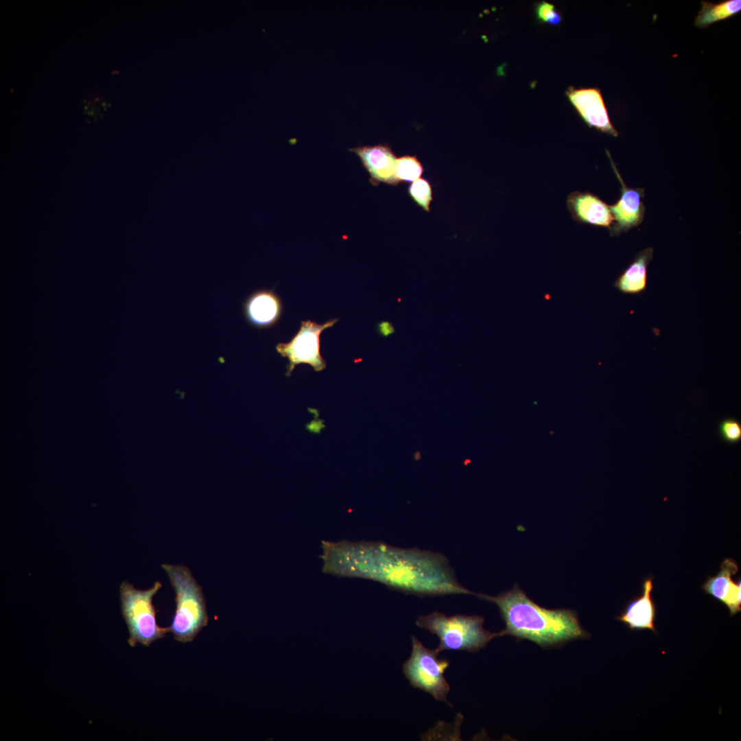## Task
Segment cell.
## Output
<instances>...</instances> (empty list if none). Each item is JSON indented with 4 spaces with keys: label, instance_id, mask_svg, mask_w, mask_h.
<instances>
[{
    "label": "cell",
    "instance_id": "cell-16",
    "mask_svg": "<svg viewBox=\"0 0 741 741\" xmlns=\"http://www.w3.org/2000/svg\"><path fill=\"white\" fill-rule=\"evenodd\" d=\"M740 10V0H725L718 3L703 1L694 25L700 28H705L714 23L737 14Z\"/></svg>",
    "mask_w": 741,
    "mask_h": 741
},
{
    "label": "cell",
    "instance_id": "cell-6",
    "mask_svg": "<svg viewBox=\"0 0 741 741\" xmlns=\"http://www.w3.org/2000/svg\"><path fill=\"white\" fill-rule=\"evenodd\" d=\"M439 653L436 649L427 648L412 635L411 654L403 663V672L412 687L450 705L447 700L450 687L444 675L449 662L440 659Z\"/></svg>",
    "mask_w": 741,
    "mask_h": 741
},
{
    "label": "cell",
    "instance_id": "cell-14",
    "mask_svg": "<svg viewBox=\"0 0 741 741\" xmlns=\"http://www.w3.org/2000/svg\"><path fill=\"white\" fill-rule=\"evenodd\" d=\"M652 577L650 576L643 582L642 595L630 602L617 619L631 630L657 633L654 624L657 609L652 597Z\"/></svg>",
    "mask_w": 741,
    "mask_h": 741
},
{
    "label": "cell",
    "instance_id": "cell-18",
    "mask_svg": "<svg viewBox=\"0 0 741 741\" xmlns=\"http://www.w3.org/2000/svg\"><path fill=\"white\" fill-rule=\"evenodd\" d=\"M410 198L425 211H430V203L433 199L432 188L430 183L425 178L414 181L408 187Z\"/></svg>",
    "mask_w": 741,
    "mask_h": 741
},
{
    "label": "cell",
    "instance_id": "cell-7",
    "mask_svg": "<svg viewBox=\"0 0 741 741\" xmlns=\"http://www.w3.org/2000/svg\"><path fill=\"white\" fill-rule=\"evenodd\" d=\"M338 320V318L331 319L322 325L310 320L302 321L298 331L289 342L276 346V350L281 357L289 360L287 377L292 375L295 366L299 364H309L315 371H321L326 368V362L320 352V337L324 330L331 327Z\"/></svg>",
    "mask_w": 741,
    "mask_h": 741
},
{
    "label": "cell",
    "instance_id": "cell-4",
    "mask_svg": "<svg viewBox=\"0 0 741 741\" xmlns=\"http://www.w3.org/2000/svg\"><path fill=\"white\" fill-rule=\"evenodd\" d=\"M484 618L479 615H454L448 616L433 612L419 616L416 624L436 635L439 644L436 648L443 650L478 651L491 639L502 636V631L492 633L484 626Z\"/></svg>",
    "mask_w": 741,
    "mask_h": 741
},
{
    "label": "cell",
    "instance_id": "cell-5",
    "mask_svg": "<svg viewBox=\"0 0 741 741\" xmlns=\"http://www.w3.org/2000/svg\"><path fill=\"white\" fill-rule=\"evenodd\" d=\"M162 584L156 581L152 587L141 590L127 581L119 587L121 611L129 632L128 642L132 647L137 644L149 646L163 638L169 632L168 628L161 627L156 619V610L152 600Z\"/></svg>",
    "mask_w": 741,
    "mask_h": 741
},
{
    "label": "cell",
    "instance_id": "cell-11",
    "mask_svg": "<svg viewBox=\"0 0 741 741\" xmlns=\"http://www.w3.org/2000/svg\"><path fill=\"white\" fill-rule=\"evenodd\" d=\"M738 571V566L733 558H726L720 565V569L714 576H708L702 585L703 590L707 594L723 603L733 616L741 611V583L735 582L732 576Z\"/></svg>",
    "mask_w": 741,
    "mask_h": 741
},
{
    "label": "cell",
    "instance_id": "cell-1",
    "mask_svg": "<svg viewBox=\"0 0 741 741\" xmlns=\"http://www.w3.org/2000/svg\"><path fill=\"white\" fill-rule=\"evenodd\" d=\"M322 571L372 580L416 596L474 594L462 586L444 555L380 541H322Z\"/></svg>",
    "mask_w": 741,
    "mask_h": 741
},
{
    "label": "cell",
    "instance_id": "cell-19",
    "mask_svg": "<svg viewBox=\"0 0 741 741\" xmlns=\"http://www.w3.org/2000/svg\"><path fill=\"white\" fill-rule=\"evenodd\" d=\"M720 438L725 443L736 444L741 440V424L733 417L721 420L718 425Z\"/></svg>",
    "mask_w": 741,
    "mask_h": 741
},
{
    "label": "cell",
    "instance_id": "cell-2",
    "mask_svg": "<svg viewBox=\"0 0 741 741\" xmlns=\"http://www.w3.org/2000/svg\"><path fill=\"white\" fill-rule=\"evenodd\" d=\"M477 596L499 608L506 625L502 631L503 635L528 639L543 647L589 637L580 626L575 612L543 608L517 587L496 596Z\"/></svg>",
    "mask_w": 741,
    "mask_h": 741
},
{
    "label": "cell",
    "instance_id": "cell-10",
    "mask_svg": "<svg viewBox=\"0 0 741 741\" xmlns=\"http://www.w3.org/2000/svg\"><path fill=\"white\" fill-rule=\"evenodd\" d=\"M349 150L359 157L363 167L370 175L372 185H377L384 183L397 186L400 183L396 176L397 158L390 145H362L351 148Z\"/></svg>",
    "mask_w": 741,
    "mask_h": 741
},
{
    "label": "cell",
    "instance_id": "cell-9",
    "mask_svg": "<svg viewBox=\"0 0 741 741\" xmlns=\"http://www.w3.org/2000/svg\"><path fill=\"white\" fill-rule=\"evenodd\" d=\"M566 95L584 122L612 137L618 136L613 126L601 91L597 88L574 89L570 87Z\"/></svg>",
    "mask_w": 741,
    "mask_h": 741
},
{
    "label": "cell",
    "instance_id": "cell-20",
    "mask_svg": "<svg viewBox=\"0 0 741 741\" xmlns=\"http://www.w3.org/2000/svg\"><path fill=\"white\" fill-rule=\"evenodd\" d=\"M535 11L537 18L549 25H558L561 22V14L550 3L542 1L538 3Z\"/></svg>",
    "mask_w": 741,
    "mask_h": 741
},
{
    "label": "cell",
    "instance_id": "cell-15",
    "mask_svg": "<svg viewBox=\"0 0 741 741\" xmlns=\"http://www.w3.org/2000/svg\"><path fill=\"white\" fill-rule=\"evenodd\" d=\"M653 248L641 250L631 263L619 276L614 286L621 292L639 294L646 289L648 266L653 257Z\"/></svg>",
    "mask_w": 741,
    "mask_h": 741
},
{
    "label": "cell",
    "instance_id": "cell-13",
    "mask_svg": "<svg viewBox=\"0 0 741 741\" xmlns=\"http://www.w3.org/2000/svg\"><path fill=\"white\" fill-rule=\"evenodd\" d=\"M567 206L573 219L578 222L608 228L613 223L609 205L590 192L570 193Z\"/></svg>",
    "mask_w": 741,
    "mask_h": 741
},
{
    "label": "cell",
    "instance_id": "cell-12",
    "mask_svg": "<svg viewBox=\"0 0 741 741\" xmlns=\"http://www.w3.org/2000/svg\"><path fill=\"white\" fill-rule=\"evenodd\" d=\"M282 309L281 300L273 290H257L243 303L246 321L258 329L270 328L277 324L281 318Z\"/></svg>",
    "mask_w": 741,
    "mask_h": 741
},
{
    "label": "cell",
    "instance_id": "cell-17",
    "mask_svg": "<svg viewBox=\"0 0 741 741\" xmlns=\"http://www.w3.org/2000/svg\"><path fill=\"white\" fill-rule=\"evenodd\" d=\"M421 163L415 156L405 155L397 159L396 176L398 180L414 182L423 172Z\"/></svg>",
    "mask_w": 741,
    "mask_h": 741
},
{
    "label": "cell",
    "instance_id": "cell-8",
    "mask_svg": "<svg viewBox=\"0 0 741 741\" xmlns=\"http://www.w3.org/2000/svg\"><path fill=\"white\" fill-rule=\"evenodd\" d=\"M611 167L621 185V195L616 203L609 206L613 223L609 228L611 236H618L639 225L644 220L645 207L642 201L644 196L642 188H630L624 183L608 150L606 152Z\"/></svg>",
    "mask_w": 741,
    "mask_h": 741
},
{
    "label": "cell",
    "instance_id": "cell-21",
    "mask_svg": "<svg viewBox=\"0 0 741 741\" xmlns=\"http://www.w3.org/2000/svg\"><path fill=\"white\" fill-rule=\"evenodd\" d=\"M381 333L385 336H389L395 332L394 327L390 322H382L380 325Z\"/></svg>",
    "mask_w": 741,
    "mask_h": 741
},
{
    "label": "cell",
    "instance_id": "cell-3",
    "mask_svg": "<svg viewBox=\"0 0 741 741\" xmlns=\"http://www.w3.org/2000/svg\"><path fill=\"white\" fill-rule=\"evenodd\" d=\"M161 567L176 594V609L167 627L169 633L179 642H190L209 622L202 589L187 567L172 564Z\"/></svg>",
    "mask_w": 741,
    "mask_h": 741
}]
</instances>
